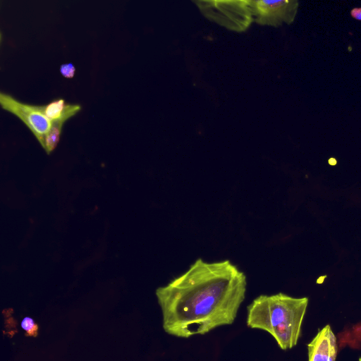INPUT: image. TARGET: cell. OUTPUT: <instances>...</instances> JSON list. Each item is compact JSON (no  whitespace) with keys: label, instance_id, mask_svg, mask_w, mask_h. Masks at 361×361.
<instances>
[{"label":"cell","instance_id":"12","mask_svg":"<svg viewBox=\"0 0 361 361\" xmlns=\"http://www.w3.org/2000/svg\"><path fill=\"white\" fill-rule=\"evenodd\" d=\"M328 161L330 165H336L337 164L336 159L334 157H331Z\"/></svg>","mask_w":361,"mask_h":361},{"label":"cell","instance_id":"9","mask_svg":"<svg viewBox=\"0 0 361 361\" xmlns=\"http://www.w3.org/2000/svg\"><path fill=\"white\" fill-rule=\"evenodd\" d=\"M21 328L25 331L26 336L36 337L38 335L39 326L32 318L25 317L20 324Z\"/></svg>","mask_w":361,"mask_h":361},{"label":"cell","instance_id":"3","mask_svg":"<svg viewBox=\"0 0 361 361\" xmlns=\"http://www.w3.org/2000/svg\"><path fill=\"white\" fill-rule=\"evenodd\" d=\"M195 3L207 18L232 30L244 31L252 20L248 1H196Z\"/></svg>","mask_w":361,"mask_h":361},{"label":"cell","instance_id":"5","mask_svg":"<svg viewBox=\"0 0 361 361\" xmlns=\"http://www.w3.org/2000/svg\"><path fill=\"white\" fill-rule=\"evenodd\" d=\"M255 21L262 25L279 27L291 24L296 16L299 3L296 0L248 1Z\"/></svg>","mask_w":361,"mask_h":361},{"label":"cell","instance_id":"10","mask_svg":"<svg viewBox=\"0 0 361 361\" xmlns=\"http://www.w3.org/2000/svg\"><path fill=\"white\" fill-rule=\"evenodd\" d=\"M75 68L71 63H63L60 66V73L66 78H73Z\"/></svg>","mask_w":361,"mask_h":361},{"label":"cell","instance_id":"11","mask_svg":"<svg viewBox=\"0 0 361 361\" xmlns=\"http://www.w3.org/2000/svg\"><path fill=\"white\" fill-rule=\"evenodd\" d=\"M350 16L359 21H361V7H355L350 11Z\"/></svg>","mask_w":361,"mask_h":361},{"label":"cell","instance_id":"4","mask_svg":"<svg viewBox=\"0 0 361 361\" xmlns=\"http://www.w3.org/2000/svg\"><path fill=\"white\" fill-rule=\"evenodd\" d=\"M0 104L2 109L18 117L32 131L42 145L52 123L38 106L22 103L4 92L0 93Z\"/></svg>","mask_w":361,"mask_h":361},{"label":"cell","instance_id":"2","mask_svg":"<svg viewBox=\"0 0 361 361\" xmlns=\"http://www.w3.org/2000/svg\"><path fill=\"white\" fill-rule=\"evenodd\" d=\"M309 299L283 293L262 295L247 306V325L270 334L282 350L298 343Z\"/></svg>","mask_w":361,"mask_h":361},{"label":"cell","instance_id":"6","mask_svg":"<svg viewBox=\"0 0 361 361\" xmlns=\"http://www.w3.org/2000/svg\"><path fill=\"white\" fill-rule=\"evenodd\" d=\"M336 337L329 324L320 329L307 344L308 361H336Z\"/></svg>","mask_w":361,"mask_h":361},{"label":"cell","instance_id":"8","mask_svg":"<svg viewBox=\"0 0 361 361\" xmlns=\"http://www.w3.org/2000/svg\"><path fill=\"white\" fill-rule=\"evenodd\" d=\"M51 123V128L42 144V147L47 154H50L56 147L63 124L61 121H54Z\"/></svg>","mask_w":361,"mask_h":361},{"label":"cell","instance_id":"13","mask_svg":"<svg viewBox=\"0 0 361 361\" xmlns=\"http://www.w3.org/2000/svg\"><path fill=\"white\" fill-rule=\"evenodd\" d=\"M358 361H361V357H359Z\"/></svg>","mask_w":361,"mask_h":361},{"label":"cell","instance_id":"7","mask_svg":"<svg viewBox=\"0 0 361 361\" xmlns=\"http://www.w3.org/2000/svg\"><path fill=\"white\" fill-rule=\"evenodd\" d=\"M38 107L51 122L63 123L81 109L80 105L66 104L63 99L52 101L47 105L38 106Z\"/></svg>","mask_w":361,"mask_h":361},{"label":"cell","instance_id":"1","mask_svg":"<svg viewBox=\"0 0 361 361\" xmlns=\"http://www.w3.org/2000/svg\"><path fill=\"white\" fill-rule=\"evenodd\" d=\"M246 276L229 260L198 259L189 269L156 290L163 328L189 338L231 324L245 299Z\"/></svg>","mask_w":361,"mask_h":361}]
</instances>
